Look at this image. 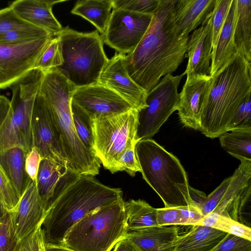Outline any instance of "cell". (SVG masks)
Listing matches in <instances>:
<instances>
[{
	"mask_svg": "<svg viewBox=\"0 0 251 251\" xmlns=\"http://www.w3.org/2000/svg\"><path fill=\"white\" fill-rule=\"evenodd\" d=\"M216 0H178L174 10V21L178 33L189 36L212 12Z\"/></svg>",
	"mask_w": 251,
	"mask_h": 251,
	"instance_id": "obj_24",
	"label": "cell"
},
{
	"mask_svg": "<svg viewBox=\"0 0 251 251\" xmlns=\"http://www.w3.org/2000/svg\"><path fill=\"white\" fill-rule=\"evenodd\" d=\"M57 35L63 61L54 69L76 88L98 84L109 59L99 32L83 33L66 26Z\"/></svg>",
	"mask_w": 251,
	"mask_h": 251,
	"instance_id": "obj_6",
	"label": "cell"
},
{
	"mask_svg": "<svg viewBox=\"0 0 251 251\" xmlns=\"http://www.w3.org/2000/svg\"><path fill=\"white\" fill-rule=\"evenodd\" d=\"M41 225L26 237L20 241L15 251H43L44 243Z\"/></svg>",
	"mask_w": 251,
	"mask_h": 251,
	"instance_id": "obj_43",
	"label": "cell"
},
{
	"mask_svg": "<svg viewBox=\"0 0 251 251\" xmlns=\"http://www.w3.org/2000/svg\"><path fill=\"white\" fill-rule=\"evenodd\" d=\"M188 232L179 235L173 251H211L227 234L200 225H193Z\"/></svg>",
	"mask_w": 251,
	"mask_h": 251,
	"instance_id": "obj_25",
	"label": "cell"
},
{
	"mask_svg": "<svg viewBox=\"0 0 251 251\" xmlns=\"http://www.w3.org/2000/svg\"><path fill=\"white\" fill-rule=\"evenodd\" d=\"M135 145L126 149L121 154L119 160V171H126L132 176L137 172L141 171L135 155Z\"/></svg>",
	"mask_w": 251,
	"mask_h": 251,
	"instance_id": "obj_44",
	"label": "cell"
},
{
	"mask_svg": "<svg viewBox=\"0 0 251 251\" xmlns=\"http://www.w3.org/2000/svg\"><path fill=\"white\" fill-rule=\"evenodd\" d=\"M160 1V0H113L112 8L153 15Z\"/></svg>",
	"mask_w": 251,
	"mask_h": 251,
	"instance_id": "obj_36",
	"label": "cell"
},
{
	"mask_svg": "<svg viewBox=\"0 0 251 251\" xmlns=\"http://www.w3.org/2000/svg\"><path fill=\"white\" fill-rule=\"evenodd\" d=\"M184 75H165L147 94L146 106L137 110L136 142L151 139L171 115L177 110L179 102L178 87Z\"/></svg>",
	"mask_w": 251,
	"mask_h": 251,
	"instance_id": "obj_10",
	"label": "cell"
},
{
	"mask_svg": "<svg viewBox=\"0 0 251 251\" xmlns=\"http://www.w3.org/2000/svg\"><path fill=\"white\" fill-rule=\"evenodd\" d=\"M213 77L209 75L186 78L179 94L178 115L182 124L200 129L202 106L210 90Z\"/></svg>",
	"mask_w": 251,
	"mask_h": 251,
	"instance_id": "obj_19",
	"label": "cell"
},
{
	"mask_svg": "<svg viewBox=\"0 0 251 251\" xmlns=\"http://www.w3.org/2000/svg\"><path fill=\"white\" fill-rule=\"evenodd\" d=\"M8 212L9 211L6 208L2 202L0 201V224L2 222Z\"/></svg>",
	"mask_w": 251,
	"mask_h": 251,
	"instance_id": "obj_51",
	"label": "cell"
},
{
	"mask_svg": "<svg viewBox=\"0 0 251 251\" xmlns=\"http://www.w3.org/2000/svg\"><path fill=\"white\" fill-rule=\"evenodd\" d=\"M32 27L35 26L22 19L10 6L0 10V36L11 31Z\"/></svg>",
	"mask_w": 251,
	"mask_h": 251,
	"instance_id": "obj_38",
	"label": "cell"
},
{
	"mask_svg": "<svg viewBox=\"0 0 251 251\" xmlns=\"http://www.w3.org/2000/svg\"><path fill=\"white\" fill-rule=\"evenodd\" d=\"M14 147L24 149V143L13 121L10 100L0 95V152Z\"/></svg>",
	"mask_w": 251,
	"mask_h": 251,
	"instance_id": "obj_29",
	"label": "cell"
},
{
	"mask_svg": "<svg viewBox=\"0 0 251 251\" xmlns=\"http://www.w3.org/2000/svg\"><path fill=\"white\" fill-rule=\"evenodd\" d=\"M200 116V131L214 138L228 131L239 106L251 93V63L239 53L216 73Z\"/></svg>",
	"mask_w": 251,
	"mask_h": 251,
	"instance_id": "obj_4",
	"label": "cell"
},
{
	"mask_svg": "<svg viewBox=\"0 0 251 251\" xmlns=\"http://www.w3.org/2000/svg\"><path fill=\"white\" fill-rule=\"evenodd\" d=\"M0 195L3 204L9 212L15 208L20 200V198L0 165Z\"/></svg>",
	"mask_w": 251,
	"mask_h": 251,
	"instance_id": "obj_41",
	"label": "cell"
},
{
	"mask_svg": "<svg viewBox=\"0 0 251 251\" xmlns=\"http://www.w3.org/2000/svg\"><path fill=\"white\" fill-rule=\"evenodd\" d=\"M63 61L60 39L57 35L53 36L50 40L34 68L46 72L61 66Z\"/></svg>",
	"mask_w": 251,
	"mask_h": 251,
	"instance_id": "obj_34",
	"label": "cell"
},
{
	"mask_svg": "<svg viewBox=\"0 0 251 251\" xmlns=\"http://www.w3.org/2000/svg\"><path fill=\"white\" fill-rule=\"evenodd\" d=\"M45 251H74L63 246L44 245Z\"/></svg>",
	"mask_w": 251,
	"mask_h": 251,
	"instance_id": "obj_50",
	"label": "cell"
},
{
	"mask_svg": "<svg viewBox=\"0 0 251 251\" xmlns=\"http://www.w3.org/2000/svg\"><path fill=\"white\" fill-rule=\"evenodd\" d=\"M176 0H160L150 25L134 50L127 54L129 76L148 94L162 76L182 63L189 36H181L174 21Z\"/></svg>",
	"mask_w": 251,
	"mask_h": 251,
	"instance_id": "obj_1",
	"label": "cell"
},
{
	"mask_svg": "<svg viewBox=\"0 0 251 251\" xmlns=\"http://www.w3.org/2000/svg\"><path fill=\"white\" fill-rule=\"evenodd\" d=\"M112 0H78L71 13L87 20L102 34L106 29L110 17Z\"/></svg>",
	"mask_w": 251,
	"mask_h": 251,
	"instance_id": "obj_28",
	"label": "cell"
},
{
	"mask_svg": "<svg viewBox=\"0 0 251 251\" xmlns=\"http://www.w3.org/2000/svg\"><path fill=\"white\" fill-rule=\"evenodd\" d=\"M180 225H196L204 217L199 208L192 205L177 207Z\"/></svg>",
	"mask_w": 251,
	"mask_h": 251,
	"instance_id": "obj_46",
	"label": "cell"
},
{
	"mask_svg": "<svg viewBox=\"0 0 251 251\" xmlns=\"http://www.w3.org/2000/svg\"><path fill=\"white\" fill-rule=\"evenodd\" d=\"M251 161H242L233 175L207 196L201 211L230 218L251 227Z\"/></svg>",
	"mask_w": 251,
	"mask_h": 251,
	"instance_id": "obj_9",
	"label": "cell"
},
{
	"mask_svg": "<svg viewBox=\"0 0 251 251\" xmlns=\"http://www.w3.org/2000/svg\"><path fill=\"white\" fill-rule=\"evenodd\" d=\"M189 194L193 206L201 210L207 196L204 192L198 190L191 186L189 187Z\"/></svg>",
	"mask_w": 251,
	"mask_h": 251,
	"instance_id": "obj_48",
	"label": "cell"
},
{
	"mask_svg": "<svg viewBox=\"0 0 251 251\" xmlns=\"http://www.w3.org/2000/svg\"><path fill=\"white\" fill-rule=\"evenodd\" d=\"M222 147L229 154L242 161H251V128L234 129L219 136Z\"/></svg>",
	"mask_w": 251,
	"mask_h": 251,
	"instance_id": "obj_31",
	"label": "cell"
},
{
	"mask_svg": "<svg viewBox=\"0 0 251 251\" xmlns=\"http://www.w3.org/2000/svg\"><path fill=\"white\" fill-rule=\"evenodd\" d=\"M113 251H140L137 247L126 237L119 241Z\"/></svg>",
	"mask_w": 251,
	"mask_h": 251,
	"instance_id": "obj_49",
	"label": "cell"
},
{
	"mask_svg": "<svg viewBox=\"0 0 251 251\" xmlns=\"http://www.w3.org/2000/svg\"><path fill=\"white\" fill-rule=\"evenodd\" d=\"M135 152L143 178L165 207L193 206L187 174L176 156L151 139L137 141Z\"/></svg>",
	"mask_w": 251,
	"mask_h": 251,
	"instance_id": "obj_5",
	"label": "cell"
},
{
	"mask_svg": "<svg viewBox=\"0 0 251 251\" xmlns=\"http://www.w3.org/2000/svg\"><path fill=\"white\" fill-rule=\"evenodd\" d=\"M232 0H216L212 17V49L217 43Z\"/></svg>",
	"mask_w": 251,
	"mask_h": 251,
	"instance_id": "obj_37",
	"label": "cell"
},
{
	"mask_svg": "<svg viewBox=\"0 0 251 251\" xmlns=\"http://www.w3.org/2000/svg\"><path fill=\"white\" fill-rule=\"evenodd\" d=\"M43 251H45V249H44H44H43Z\"/></svg>",
	"mask_w": 251,
	"mask_h": 251,
	"instance_id": "obj_53",
	"label": "cell"
},
{
	"mask_svg": "<svg viewBox=\"0 0 251 251\" xmlns=\"http://www.w3.org/2000/svg\"><path fill=\"white\" fill-rule=\"evenodd\" d=\"M38 92L44 98L59 136L68 168L80 175L99 174L100 162L81 142L75 130L71 104L76 87L54 68L43 72Z\"/></svg>",
	"mask_w": 251,
	"mask_h": 251,
	"instance_id": "obj_3",
	"label": "cell"
},
{
	"mask_svg": "<svg viewBox=\"0 0 251 251\" xmlns=\"http://www.w3.org/2000/svg\"><path fill=\"white\" fill-rule=\"evenodd\" d=\"M72 101L92 120L134 109L117 93L99 83L76 88Z\"/></svg>",
	"mask_w": 251,
	"mask_h": 251,
	"instance_id": "obj_15",
	"label": "cell"
},
{
	"mask_svg": "<svg viewBox=\"0 0 251 251\" xmlns=\"http://www.w3.org/2000/svg\"><path fill=\"white\" fill-rule=\"evenodd\" d=\"M13 229L10 212L0 224V251H15L19 243Z\"/></svg>",
	"mask_w": 251,
	"mask_h": 251,
	"instance_id": "obj_40",
	"label": "cell"
},
{
	"mask_svg": "<svg viewBox=\"0 0 251 251\" xmlns=\"http://www.w3.org/2000/svg\"><path fill=\"white\" fill-rule=\"evenodd\" d=\"M50 35L51 34L47 30L36 26L13 30L0 36V44L7 45L23 44Z\"/></svg>",
	"mask_w": 251,
	"mask_h": 251,
	"instance_id": "obj_35",
	"label": "cell"
},
{
	"mask_svg": "<svg viewBox=\"0 0 251 251\" xmlns=\"http://www.w3.org/2000/svg\"><path fill=\"white\" fill-rule=\"evenodd\" d=\"M236 0H232L226 19L211 52L210 75L214 76L231 62L239 54L234 40Z\"/></svg>",
	"mask_w": 251,
	"mask_h": 251,
	"instance_id": "obj_23",
	"label": "cell"
},
{
	"mask_svg": "<svg viewBox=\"0 0 251 251\" xmlns=\"http://www.w3.org/2000/svg\"><path fill=\"white\" fill-rule=\"evenodd\" d=\"M137 126L135 109L93 120L94 153L111 173L119 172L121 154L135 145Z\"/></svg>",
	"mask_w": 251,
	"mask_h": 251,
	"instance_id": "obj_8",
	"label": "cell"
},
{
	"mask_svg": "<svg viewBox=\"0 0 251 251\" xmlns=\"http://www.w3.org/2000/svg\"><path fill=\"white\" fill-rule=\"evenodd\" d=\"M98 83L117 93L137 110L146 106L147 93L129 76L126 54L116 53L108 59Z\"/></svg>",
	"mask_w": 251,
	"mask_h": 251,
	"instance_id": "obj_16",
	"label": "cell"
},
{
	"mask_svg": "<svg viewBox=\"0 0 251 251\" xmlns=\"http://www.w3.org/2000/svg\"><path fill=\"white\" fill-rule=\"evenodd\" d=\"M26 153L21 147L10 148L0 152V165L20 199L31 179L25 169Z\"/></svg>",
	"mask_w": 251,
	"mask_h": 251,
	"instance_id": "obj_26",
	"label": "cell"
},
{
	"mask_svg": "<svg viewBox=\"0 0 251 251\" xmlns=\"http://www.w3.org/2000/svg\"><path fill=\"white\" fill-rule=\"evenodd\" d=\"M123 199L120 188L80 175L46 211L41 225L44 245L62 246L71 228L92 212Z\"/></svg>",
	"mask_w": 251,
	"mask_h": 251,
	"instance_id": "obj_2",
	"label": "cell"
},
{
	"mask_svg": "<svg viewBox=\"0 0 251 251\" xmlns=\"http://www.w3.org/2000/svg\"><path fill=\"white\" fill-rule=\"evenodd\" d=\"M42 157L35 147H33L25 156V169L29 178L32 180L36 179Z\"/></svg>",
	"mask_w": 251,
	"mask_h": 251,
	"instance_id": "obj_47",
	"label": "cell"
},
{
	"mask_svg": "<svg viewBox=\"0 0 251 251\" xmlns=\"http://www.w3.org/2000/svg\"><path fill=\"white\" fill-rule=\"evenodd\" d=\"M52 35L23 44H0V89L13 83L34 69Z\"/></svg>",
	"mask_w": 251,
	"mask_h": 251,
	"instance_id": "obj_13",
	"label": "cell"
},
{
	"mask_svg": "<svg viewBox=\"0 0 251 251\" xmlns=\"http://www.w3.org/2000/svg\"><path fill=\"white\" fill-rule=\"evenodd\" d=\"M251 128V93L239 106L231 120L228 131Z\"/></svg>",
	"mask_w": 251,
	"mask_h": 251,
	"instance_id": "obj_39",
	"label": "cell"
},
{
	"mask_svg": "<svg viewBox=\"0 0 251 251\" xmlns=\"http://www.w3.org/2000/svg\"><path fill=\"white\" fill-rule=\"evenodd\" d=\"M212 227L251 241V228L230 218L210 213L196 225Z\"/></svg>",
	"mask_w": 251,
	"mask_h": 251,
	"instance_id": "obj_32",
	"label": "cell"
},
{
	"mask_svg": "<svg viewBox=\"0 0 251 251\" xmlns=\"http://www.w3.org/2000/svg\"><path fill=\"white\" fill-rule=\"evenodd\" d=\"M80 176L54 161L41 159L36 181L46 212Z\"/></svg>",
	"mask_w": 251,
	"mask_h": 251,
	"instance_id": "obj_17",
	"label": "cell"
},
{
	"mask_svg": "<svg viewBox=\"0 0 251 251\" xmlns=\"http://www.w3.org/2000/svg\"><path fill=\"white\" fill-rule=\"evenodd\" d=\"M71 110L74 126L78 138L83 144L94 154L93 120L72 101Z\"/></svg>",
	"mask_w": 251,
	"mask_h": 251,
	"instance_id": "obj_33",
	"label": "cell"
},
{
	"mask_svg": "<svg viewBox=\"0 0 251 251\" xmlns=\"http://www.w3.org/2000/svg\"><path fill=\"white\" fill-rule=\"evenodd\" d=\"M152 15L113 9L103 33V43L123 54L132 52L146 32Z\"/></svg>",
	"mask_w": 251,
	"mask_h": 251,
	"instance_id": "obj_11",
	"label": "cell"
},
{
	"mask_svg": "<svg viewBox=\"0 0 251 251\" xmlns=\"http://www.w3.org/2000/svg\"><path fill=\"white\" fill-rule=\"evenodd\" d=\"M234 40L239 53L251 63V0H236Z\"/></svg>",
	"mask_w": 251,
	"mask_h": 251,
	"instance_id": "obj_27",
	"label": "cell"
},
{
	"mask_svg": "<svg viewBox=\"0 0 251 251\" xmlns=\"http://www.w3.org/2000/svg\"><path fill=\"white\" fill-rule=\"evenodd\" d=\"M211 251H251V241L227 233Z\"/></svg>",
	"mask_w": 251,
	"mask_h": 251,
	"instance_id": "obj_42",
	"label": "cell"
},
{
	"mask_svg": "<svg viewBox=\"0 0 251 251\" xmlns=\"http://www.w3.org/2000/svg\"><path fill=\"white\" fill-rule=\"evenodd\" d=\"M212 11L188 38L186 50L188 60L186 70L183 73L186 75V78L210 75L212 50Z\"/></svg>",
	"mask_w": 251,
	"mask_h": 251,
	"instance_id": "obj_20",
	"label": "cell"
},
{
	"mask_svg": "<svg viewBox=\"0 0 251 251\" xmlns=\"http://www.w3.org/2000/svg\"><path fill=\"white\" fill-rule=\"evenodd\" d=\"M64 1L17 0L11 2L9 6L23 20L55 36L63 27L54 17L52 7L55 4Z\"/></svg>",
	"mask_w": 251,
	"mask_h": 251,
	"instance_id": "obj_21",
	"label": "cell"
},
{
	"mask_svg": "<svg viewBox=\"0 0 251 251\" xmlns=\"http://www.w3.org/2000/svg\"><path fill=\"white\" fill-rule=\"evenodd\" d=\"M123 199L81 219L66 235L62 246L74 251H110L127 232Z\"/></svg>",
	"mask_w": 251,
	"mask_h": 251,
	"instance_id": "obj_7",
	"label": "cell"
},
{
	"mask_svg": "<svg viewBox=\"0 0 251 251\" xmlns=\"http://www.w3.org/2000/svg\"><path fill=\"white\" fill-rule=\"evenodd\" d=\"M178 236L177 226H171L128 230L126 237L140 251H173Z\"/></svg>",
	"mask_w": 251,
	"mask_h": 251,
	"instance_id": "obj_22",
	"label": "cell"
},
{
	"mask_svg": "<svg viewBox=\"0 0 251 251\" xmlns=\"http://www.w3.org/2000/svg\"><path fill=\"white\" fill-rule=\"evenodd\" d=\"M10 213L14 233L19 241L42 224L46 210L36 180L30 179L17 206Z\"/></svg>",
	"mask_w": 251,
	"mask_h": 251,
	"instance_id": "obj_18",
	"label": "cell"
},
{
	"mask_svg": "<svg viewBox=\"0 0 251 251\" xmlns=\"http://www.w3.org/2000/svg\"><path fill=\"white\" fill-rule=\"evenodd\" d=\"M31 132L33 147L37 149L42 158L54 161L68 168V161L50 112L44 98L38 91L32 110Z\"/></svg>",
	"mask_w": 251,
	"mask_h": 251,
	"instance_id": "obj_14",
	"label": "cell"
},
{
	"mask_svg": "<svg viewBox=\"0 0 251 251\" xmlns=\"http://www.w3.org/2000/svg\"><path fill=\"white\" fill-rule=\"evenodd\" d=\"M0 201L2 202L0 195ZM2 203H3V202H2Z\"/></svg>",
	"mask_w": 251,
	"mask_h": 251,
	"instance_id": "obj_52",
	"label": "cell"
},
{
	"mask_svg": "<svg viewBox=\"0 0 251 251\" xmlns=\"http://www.w3.org/2000/svg\"><path fill=\"white\" fill-rule=\"evenodd\" d=\"M127 231L158 226L156 208L141 200H131L124 202Z\"/></svg>",
	"mask_w": 251,
	"mask_h": 251,
	"instance_id": "obj_30",
	"label": "cell"
},
{
	"mask_svg": "<svg viewBox=\"0 0 251 251\" xmlns=\"http://www.w3.org/2000/svg\"><path fill=\"white\" fill-rule=\"evenodd\" d=\"M43 75V71L34 68L9 87L12 93L10 102L13 121L27 153L33 147L32 114L35 98Z\"/></svg>",
	"mask_w": 251,
	"mask_h": 251,
	"instance_id": "obj_12",
	"label": "cell"
},
{
	"mask_svg": "<svg viewBox=\"0 0 251 251\" xmlns=\"http://www.w3.org/2000/svg\"><path fill=\"white\" fill-rule=\"evenodd\" d=\"M156 221L158 226L180 225L177 207L156 208Z\"/></svg>",
	"mask_w": 251,
	"mask_h": 251,
	"instance_id": "obj_45",
	"label": "cell"
}]
</instances>
